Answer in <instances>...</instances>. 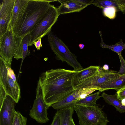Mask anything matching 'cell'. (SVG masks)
Listing matches in <instances>:
<instances>
[{"instance_id": "cell-22", "label": "cell", "mask_w": 125, "mask_h": 125, "mask_svg": "<svg viewBox=\"0 0 125 125\" xmlns=\"http://www.w3.org/2000/svg\"><path fill=\"white\" fill-rule=\"evenodd\" d=\"M31 35L30 33L24 36L22 39L21 42L22 57V62L25 58L30 54L29 51L28 50V47Z\"/></svg>"}, {"instance_id": "cell-1", "label": "cell", "mask_w": 125, "mask_h": 125, "mask_svg": "<svg viewBox=\"0 0 125 125\" xmlns=\"http://www.w3.org/2000/svg\"><path fill=\"white\" fill-rule=\"evenodd\" d=\"M77 72L62 68L51 69L40 77L43 97L48 106H51L75 91L72 80Z\"/></svg>"}, {"instance_id": "cell-8", "label": "cell", "mask_w": 125, "mask_h": 125, "mask_svg": "<svg viewBox=\"0 0 125 125\" xmlns=\"http://www.w3.org/2000/svg\"><path fill=\"white\" fill-rule=\"evenodd\" d=\"M36 96L32 108L30 111L31 117L40 123H45L49 120L47 110L49 107L43 99L40 81H38Z\"/></svg>"}, {"instance_id": "cell-12", "label": "cell", "mask_w": 125, "mask_h": 125, "mask_svg": "<svg viewBox=\"0 0 125 125\" xmlns=\"http://www.w3.org/2000/svg\"><path fill=\"white\" fill-rule=\"evenodd\" d=\"M15 0H3L0 5V38L6 32L10 21Z\"/></svg>"}, {"instance_id": "cell-21", "label": "cell", "mask_w": 125, "mask_h": 125, "mask_svg": "<svg viewBox=\"0 0 125 125\" xmlns=\"http://www.w3.org/2000/svg\"><path fill=\"white\" fill-rule=\"evenodd\" d=\"M100 34L101 39V42L100 44V46L103 48H108L112 51L117 53L118 55L121 54L122 51L125 49V43H123L122 40L114 45H108L105 44L103 41L101 32Z\"/></svg>"}, {"instance_id": "cell-17", "label": "cell", "mask_w": 125, "mask_h": 125, "mask_svg": "<svg viewBox=\"0 0 125 125\" xmlns=\"http://www.w3.org/2000/svg\"><path fill=\"white\" fill-rule=\"evenodd\" d=\"M125 87V74L120 75L117 78L110 80L101 86L99 91L110 89H114L117 91Z\"/></svg>"}, {"instance_id": "cell-9", "label": "cell", "mask_w": 125, "mask_h": 125, "mask_svg": "<svg viewBox=\"0 0 125 125\" xmlns=\"http://www.w3.org/2000/svg\"><path fill=\"white\" fill-rule=\"evenodd\" d=\"M118 73L111 70L105 71L100 67L98 73L85 81L78 86L75 89L83 88H96L98 90L101 86L119 76L120 75Z\"/></svg>"}, {"instance_id": "cell-29", "label": "cell", "mask_w": 125, "mask_h": 125, "mask_svg": "<svg viewBox=\"0 0 125 125\" xmlns=\"http://www.w3.org/2000/svg\"><path fill=\"white\" fill-rule=\"evenodd\" d=\"M42 38H40L35 41L34 42L33 44L37 50H39L40 48L42 47L41 42Z\"/></svg>"}, {"instance_id": "cell-32", "label": "cell", "mask_w": 125, "mask_h": 125, "mask_svg": "<svg viewBox=\"0 0 125 125\" xmlns=\"http://www.w3.org/2000/svg\"><path fill=\"white\" fill-rule=\"evenodd\" d=\"M121 103L123 105L125 106V98L121 100Z\"/></svg>"}, {"instance_id": "cell-2", "label": "cell", "mask_w": 125, "mask_h": 125, "mask_svg": "<svg viewBox=\"0 0 125 125\" xmlns=\"http://www.w3.org/2000/svg\"><path fill=\"white\" fill-rule=\"evenodd\" d=\"M57 1L29 0L22 21L14 34L23 38L30 33L47 12L50 2Z\"/></svg>"}, {"instance_id": "cell-6", "label": "cell", "mask_w": 125, "mask_h": 125, "mask_svg": "<svg viewBox=\"0 0 125 125\" xmlns=\"http://www.w3.org/2000/svg\"><path fill=\"white\" fill-rule=\"evenodd\" d=\"M59 16L57 8L50 4L47 12L30 32L31 39L29 46H32L34 42L47 34Z\"/></svg>"}, {"instance_id": "cell-31", "label": "cell", "mask_w": 125, "mask_h": 125, "mask_svg": "<svg viewBox=\"0 0 125 125\" xmlns=\"http://www.w3.org/2000/svg\"><path fill=\"white\" fill-rule=\"evenodd\" d=\"M79 46L80 49H82L84 48V45L83 44H80L79 45Z\"/></svg>"}, {"instance_id": "cell-20", "label": "cell", "mask_w": 125, "mask_h": 125, "mask_svg": "<svg viewBox=\"0 0 125 125\" xmlns=\"http://www.w3.org/2000/svg\"><path fill=\"white\" fill-rule=\"evenodd\" d=\"M100 92L89 95L84 98L77 101L75 104H78L85 106H93L97 105V100L101 97L99 95Z\"/></svg>"}, {"instance_id": "cell-3", "label": "cell", "mask_w": 125, "mask_h": 125, "mask_svg": "<svg viewBox=\"0 0 125 125\" xmlns=\"http://www.w3.org/2000/svg\"><path fill=\"white\" fill-rule=\"evenodd\" d=\"M22 39L13 33L10 21L6 32L0 38V58L7 64L11 65L13 57L17 60L22 59Z\"/></svg>"}, {"instance_id": "cell-25", "label": "cell", "mask_w": 125, "mask_h": 125, "mask_svg": "<svg viewBox=\"0 0 125 125\" xmlns=\"http://www.w3.org/2000/svg\"><path fill=\"white\" fill-rule=\"evenodd\" d=\"M121 63V66L118 74L120 75L125 74V61L121 54L118 55Z\"/></svg>"}, {"instance_id": "cell-13", "label": "cell", "mask_w": 125, "mask_h": 125, "mask_svg": "<svg viewBox=\"0 0 125 125\" xmlns=\"http://www.w3.org/2000/svg\"><path fill=\"white\" fill-rule=\"evenodd\" d=\"M28 1L29 0H15L10 21L13 34L21 23Z\"/></svg>"}, {"instance_id": "cell-26", "label": "cell", "mask_w": 125, "mask_h": 125, "mask_svg": "<svg viewBox=\"0 0 125 125\" xmlns=\"http://www.w3.org/2000/svg\"><path fill=\"white\" fill-rule=\"evenodd\" d=\"M50 125H61L60 118L57 111L55 114L52 122Z\"/></svg>"}, {"instance_id": "cell-15", "label": "cell", "mask_w": 125, "mask_h": 125, "mask_svg": "<svg viewBox=\"0 0 125 125\" xmlns=\"http://www.w3.org/2000/svg\"><path fill=\"white\" fill-rule=\"evenodd\" d=\"M81 89H76L72 94L62 100L51 105L52 108L58 110L70 107H73L76 102L81 99L82 95Z\"/></svg>"}, {"instance_id": "cell-7", "label": "cell", "mask_w": 125, "mask_h": 125, "mask_svg": "<svg viewBox=\"0 0 125 125\" xmlns=\"http://www.w3.org/2000/svg\"><path fill=\"white\" fill-rule=\"evenodd\" d=\"M0 85L6 93L10 96L16 103L20 97V89L17 82H15L9 75L6 63L0 58Z\"/></svg>"}, {"instance_id": "cell-33", "label": "cell", "mask_w": 125, "mask_h": 125, "mask_svg": "<svg viewBox=\"0 0 125 125\" xmlns=\"http://www.w3.org/2000/svg\"><path fill=\"white\" fill-rule=\"evenodd\" d=\"M70 125H75L73 118H72L71 120Z\"/></svg>"}, {"instance_id": "cell-19", "label": "cell", "mask_w": 125, "mask_h": 125, "mask_svg": "<svg viewBox=\"0 0 125 125\" xmlns=\"http://www.w3.org/2000/svg\"><path fill=\"white\" fill-rule=\"evenodd\" d=\"M74 110L73 107H70L57 110L60 118L61 125H70Z\"/></svg>"}, {"instance_id": "cell-24", "label": "cell", "mask_w": 125, "mask_h": 125, "mask_svg": "<svg viewBox=\"0 0 125 125\" xmlns=\"http://www.w3.org/2000/svg\"><path fill=\"white\" fill-rule=\"evenodd\" d=\"M116 12L117 11L116 8L113 6L107 7L103 9V12L104 16L111 19L115 18Z\"/></svg>"}, {"instance_id": "cell-23", "label": "cell", "mask_w": 125, "mask_h": 125, "mask_svg": "<svg viewBox=\"0 0 125 125\" xmlns=\"http://www.w3.org/2000/svg\"><path fill=\"white\" fill-rule=\"evenodd\" d=\"M27 120L26 118L20 112L15 111L12 125H26Z\"/></svg>"}, {"instance_id": "cell-14", "label": "cell", "mask_w": 125, "mask_h": 125, "mask_svg": "<svg viewBox=\"0 0 125 125\" xmlns=\"http://www.w3.org/2000/svg\"><path fill=\"white\" fill-rule=\"evenodd\" d=\"M99 66H90L86 68L78 71L73 77L72 85L74 89L78 85L89 78L99 72Z\"/></svg>"}, {"instance_id": "cell-11", "label": "cell", "mask_w": 125, "mask_h": 125, "mask_svg": "<svg viewBox=\"0 0 125 125\" xmlns=\"http://www.w3.org/2000/svg\"><path fill=\"white\" fill-rule=\"evenodd\" d=\"M16 102L7 94L0 108V125H12Z\"/></svg>"}, {"instance_id": "cell-30", "label": "cell", "mask_w": 125, "mask_h": 125, "mask_svg": "<svg viewBox=\"0 0 125 125\" xmlns=\"http://www.w3.org/2000/svg\"><path fill=\"white\" fill-rule=\"evenodd\" d=\"M102 69L105 71H107L109 70V67L108 65L105 64L102 67Z\"/></svg>"}, {"instance_id": "cell-18", "label": "cell", "mask_w": 125, "mask_h": 125, "mask_svg": "<svg viewBox=\"0 0 125 125\" xmlns=\"http://www.w3.org/2000/svg\"><path fill=\"white\" fill-rule=\"evenodd\" d=\"M101 97L106 103L114 106L118 111L121 113H125V106L122 105L121 100L117 98L116 93L114 95H110L104 92Z\"/></svg>"}, {"instance_id": "cell-5", "label": "cell", "mask_w": 125, "mask_h": 125, "mask_svg": "<svg viewBox=\"0 0 125 125\" xmlns=\"http://www.w3.org/2000/svg\"><path fill=\"white\" fill-rule=\"evenodd\" d=\"M73 107L78 117L79 125H107L109 122L102 108L97 105L76 104Z\"/></svg>"}, {"instance_id": "cell-4", "label": "cell", "mask_w": 125, "mask_h": 125, "mask_svg": "<svg viewBox=\"0 0 125 125\" xmlns=\"http://www.w3.org/2000/svg\"><path fill=\"white\" fill-rule=\"evenodd\" d=\"M47 35L51 49L58 59L66 62L75 71H79L83 69L77 61V57L70 51L62 40L53 34L51 30Z\"/></svg>"}, {"instance_id": "cell-16", "label": "cell", "mask_w": 125, "mask_h": 125, "mask_svg": "<svg viewBox=\"0 0 125 125\" xmlns=\"http://www.w3.org/2000/svg\"><path fill=\"white\" fill-rule=\"evenodd\" d=\"M92 4L100 8H104L108 6H113L116 8L117 11H121L125 13V0H95Z\"/></svg>"}, {"instance_id": "cell-28", "label": "cell", "mask_w": 125, "mask_h": 125, "mask_svg": "<svg viewBox=\"0 0 125 125\" xmlns=\"http://www.w3.org/2000/svg\"><path fill=\"white\" fill-rule=\"evenodd\" d=\"M117 98L120 100L125 98V87L118 90L116 93Z\"/></svg>"}, {"instance_id": "cell-10", "label": "cell", "mask_w": 125, "mask_h": 125, "mask_svg": "<svg viewBox=\"0 0 125 125\" xmlns=\"http://www.w3.org/2000/svg\"><path fill=\"white\" fill-rule=\"evenodd\" d=\"M94 0H58L61 3L57 8L59 15L70 13L79 12L88 5L92 4Z\"/></svg>"}, {"instance_id": "cell-27", "label": "cell", "mask_w": 125, "mask_h": 125, "mask_svg": "<svg viewBox=\"0 0 125 125\" xmlns=\"http://www.w3.org/2000/svg\"><path fill=\"white\" fill-rule=\"evenodd\" d=\"M7 94L2 86L0 85V108Z\"/></svg>"}]
</instances>
